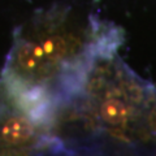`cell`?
Wrapping results in <instances>:
<instances>
[{"mask_svg": "<svg viewBox=\"0 0 156 156\" xmlns=\"http://www.w3.org/2000/svg\"><path fill=\"white\" fill-rule=\"evenodd\" d=\"M47 130V126L38 124L0 89V154L61 150V140Z\"/></svg>", "mask_w": 156, "mask_h": 156, "instance_id": "3", "label": "cell"}, {"mask_svg": "<svg viewBox=\"0 0 156 156\" xmlns=\"http://www.w3.org/2000/svg\"><path fill=\"white\" fill-rule=\"evenodd\" d=\"M120 30L70 8L55 7L14 33L0 89L38 124L50 125L56 112L83 89L92 66L115 55Z\"/></svg>", "mask_w": 156, "mask_h": 156, "instance_id": "1", "label": "cell"}, {"mask_svg": "<svg viewBox=\"0 0 156 156\" xmlns=\"http://www.w3.org/2000/svg\"><path fill=\"white\" fill-rule=\"evenodd\" d=\"M115 55L92 66L77 108L95 134L128 146L156 136V96Z\"/></svg>", "mask_w": 156, "mask_h": 156, "instance_id": "2", "label": "cell"}]
</instances>
